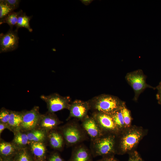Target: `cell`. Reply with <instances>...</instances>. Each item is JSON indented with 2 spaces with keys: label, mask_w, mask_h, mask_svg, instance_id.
I'll return each mask as SVG.
<instances>
[{
  "label": "cell",
  "mask_w": 161,
  "mask_h": 161,
  "mask_svg": "<svg viewBox=\"0 0 161 161\" xmlns=\"http://www.w3.org/2000/svg\"><path fill=\"white\" fill-rule=\"evenodd\" d=\"M9 129L8 125L1 123H0V133L1 134L3 131L6 128Z\"/></svg>",
  "instance_id": "cell-32"
},
{
  "label": "cell",
  "mask_w": 161,
  "mask_h": 161,
  "mask_svg": "<svg viewBox=\"0 0 161 161\" xmlns=\"http://www.w3.org/2000/svg\"><path fill=\"white\" fill-rule=\"evenodd\" d=\"M92 157L90 149L81 143L74 146L70 161H92Z\"/></svg>",
  "instance_id": "cell-12"
},
{
  "label": "cell",
  "mask_w": 161,
  "mask_h": 161,
  "mask_svg": "<svg viewBox=\"0 0 161 161\" xmlns=\"http://www.w3.org/2000/svg\"><path fill=\"white\" fill-rule=\"evenodd\" d=\"M92 113L99 112L111 115L121 109L125 102L113 95L102 94L87 101Z\"/></svg>",
  "instance_id": "cell-2"
},
{
  "label": "cell",
  "mask_w": 161,
  "mask_h": 161,
  "mask_svg": "<svg viewBox=\"0 0 161 161\" xmlns=\"http://www.w3.org/2000/svg\"><path fill=\"white\" fill-rule=\"evenodd\" d=\"M117 135L105 134L90 140V150L93 157L114 156L117 154Z\"/></svg>",
  "instance_id": "cell-3"
},
{
  "label": "cell",
  "mask_w": 161,
  "mask_h": 161,
  "mask_svg": "<svg viewBox=\"0 0 161 161\" xmlns=\"http://www.w3.org/2000/svg\"><path fill=\"white\" fill-rule=\"evenodd\" d=\"M98 124L103 134L117 135L120 132L110 115L99 113H92L91 115Z\"/></svg>",
  "instance_id": "cell-7"
},
{
  "label": "cell",
  "mask_w": 161,
  "mask_h": 161,
  "mask_svg": "<svg viewBox=\"0 0 161 161\" xmlns=\"http://www.w3.org/2000/svg\"><path fill=\"white\" fill-rule=\"evenodd\" d=\"M56 129L50 131L49 135V142L52 148L60 150L63 147L65 141L60 131Z\"/></svg>",
  "instance_id": "cell-14"
},
{
  "label": "cell",
  "mask_w": 161,
  "mask_h": 161,
  "mask_svg": "<svg viewBox=\"0 0 161 161\" xmlns=\"http://www.w3.org/2000/svg\"><path fill=\"white\" fill-rule=\"evenodd\" d=\"M157 89V92L156 97L158 103L161 105V81L159 83L158 86L156 87Z\"/></svg>",
  "instance_id": "cell-29"
},
{
  "label": "cell",
  "mask_w": 161,
  "mask_h": 161,
  "mask_svg": "<svg viewBox=\"0 0 161 161\" xmlns=\"http://www.w3.org/2000/svg\"><path fill=\"white\" fill-rule=\"evenodd\" d=\"M22 12V10H20L18 12L13 11L10 13L5 18L0 19V24L3 23H7L10 26V29L12 30L14 26H15L17 24L19 15Z\"/></svg>",
  "instance_id": "cell-16"
},
{
  "label": "cell",
  "mask_w": 161,
  "mask_h": 161,
  "mask_svg": "<svg viewBox=\"0 0 161 161\" xmlns=\"http://www.w3.org/2000/svg\"><path fill=\"white\" fill-rule=\"evenodd\" d=\"M3 1L15 10L18 7L19 3L21 1L19 0H3Z\"/></svg>",
  "instance_id": "cell-28"
},
{
  "label": "cell",
  "mask_w": 161,
  "mask_h": 161,
  "mask_svg": "<svg viewBox=\"0 0 161 161\" xmlns=\"http://www.w3.org/2000/svg\"><path fill=\"white\" fill-rule=\"evenodd\" d=\"M121 110L125 128L129 127L132 125L133 118L131 112L127 107L126 103L123 105Z\"/></svg>",
  "instance_id": "cell-23"
},
{
  "label": "cell",
  "mask_w": 161,
  "mask_h": 161,
  "mask_svg": "<svg viewBox=\"0 0 161 161\" xmlns=\"http://www.w3.org/2000/svg\"><path fill=\"white\" fill-rule=\"evenodd\" d=\"M81 125L91 140L96 139L103 134L98 124L92 116L88 115L81 121Z\"/></svg>",
  "instance_id": "cell-11"
},
{
  "label": "cell",
  "mask_w": 161,
  "mask_h": 161,
  "mask_svg": "<svg viewBox=\"0 0 161 161\" xmlns=\"http://www.w3.org/2000/svg\"><path fill=\"white\" fill-rule=\"evenodd\" d=\"M125 78L126 81L134 92V95L133 100L135 101H137L140 95L146 88L156 89V88L146 83V76L141 69L128 73Z\"/></svg>",
  "instance_id": "cell-5"
},
{
  "label": "cell",
  "mask_w": 161,
  "mask_h": 161,
  "mask_svg": "<svg viewBox=\"0 0 161 161\" xmlns=\"http://www.w3.org/2000/svg\"><path fill=\"white\" fill-rule=\"evenodd\" d=\"M22 121V112L11 111L8 123L9 129H18L21 128Z\"/></svg>",
  "instance_id": "cell-15"
},
{
  "label": "cell",
  "mask_w": 161,
  "mask_h": 161,
  "mask_svg": "<svg viewBox=\"0 0 161 161\" xmlns=\"http://www.w3.org/2000/svg\"><path fill=\"white\" fill-rule=\"evenodd\" d=\"M49 161H63V160L58 154H55L51 157Z\"/></svg>",
  "instance_id": "cell-31"
},
{
  "label": "cell",
  "mask_w": 161,
  "mask_h": 161,
  "mask_svg": "<svg viewBox=\"0 0 161 161\" xmlns=\"http://www.w3.org/2000/svg\"><path fill=\"white\" fill-rule=\"evenodd\" d=\"M27 134L28 139L31 142H42L46 137L45 131L41 129H33Z\"/></svg>",
  "instance_id": "cell-17"
},
{
  "label": "cell",
  "mask_w": 161,
  "mask_h": 161,
  "mask_svg": "<svg viewBox=\"0 0 161 161\" xmlns=\"http://www.w3.org/2000/svg\"><path fill=\"white\" fill-rule=\"evenodd\" d=\"M148 133L140 126L132 125L117 135V154H129L136 150L140 142Z\"/></svg>",
  "instance_id": "cell-1"
},
{
  "label": "cell",
  "mask_w": 161,
  "mask_h": 161,
  "mask_svg": "<svg viewBox=\"0 0 161 161\" xmlns=\"http://www.w3.org/2000/svg\"><path fill=\"white\" fill-rule=\"evenodd\" d=\"M128 161H145L136 150L129 154Z\"/></svg>",
  "instance_id": "cell-26"
},
{
  "label": "cell",
  "mask_w": 161,
  "mask_h": 161,
  "mask_svg": "<svg viewBox=\"0 0 161 161\" xmlns=\"http://www.w3.org/2000/svg\"><path fill=\"white\" fill-rule=\"evenodd\" d=\"M97 161H119L114 156H110L103 157L101 159Z\"/></svg>",
  "instance_id": "cell-30"
},
{
  "label": "cell",
  "mask_w": 161,
  "mask_h": 161,
  "mask_svg": "<svg viewBox=\"0 0 161 161\" xmlns=\"http://www.w3.org/2000/svg\"><path fill=\"white\" fill-rule=\"evenodd\" d=\"M15 10L3 0H0V19L4 18L10 13L14 11Z\"/></svg>",
  "instance_id": "cell-24"
},
{
  "label": "cell",
  "mask_w": 161,
  "mask_h": 161,
  "mask_svg": "<svg viewBox=\"0 0 161 161\" xmlns=\"http://www.w3.org/2000/svg\"><path fill=\"white\" fill-rule=\"evenodd\" d=\"M68 146H75L88 139L87 134L78 120L74 119L69 121L59 130Z\"/></svg>",
  "instance_id": "cell-4"
},
{
  "label": "cell",
  "mask_w": 161,
  "mask_h": 161,
  "mask_svg": "<svg viewBox=\"0 0 161 161\" xmlns=\"http://www.w3.org/2000/svg\"></svg>",
  "instance_id": "cell-35"
},
{
  "label": "cell",
  "mask_w": 161,
  "mask_h": 161,
  "mask_svg": "<svg viewBox=\"0 0 161 161\" xmlns=\"http://www.w3.org/2000/svg\"><path fill=\"white\" fill-rule=\"evenodd\" d=\"M69 110V113L66 120L73 118L81 121L88 115L90 109L87 101L76 99L71 102Z\"/></svg>",
  "instance_id": "cell-9"
},
{
  "label": "cell",
  "mask_w": 161,
  "mask_h": 161,
  "mask_svg": "<svg viewBox=\"0 0 161 161\" xmlns=\"http://www.w3.org/2000/svg\"><path fill=\"white\" fill-rule=\"evenodd\" d=\"M32 16H27L25 13L22 12L19 16L17 24L15 26L16 30L21 27H24L27 29L30 32L32 31L30 24V21Z\"/></svg>",
  "instance_id": "cell-18"
},
{
  "label": "cell",
  "mask_w": 161,
  "mask_h": 161,
  "mask_svg": "<svg viewBox=\"0 0 161 161\" xmlns=\"http://www.w3.org/2000/svg\"><path fill=\"white\" fill-rule=\"evenodd\" d=\"M40 97L46 103L48 112L51 113L65 109L69 110L71 102L70 97L63 96L56 93L47 95H42Z\"/></svg>",
  "instance_id": "cell-6"
},
{
  "label": "cell",
  "mask_w": 161,
  "mask_h": 161,
  "mask_svg": "<svg viewBox=\"0 0 161 161\" xmlns=\"http://www.w3.org/2000/svg\"><path fill=\"white\" fill-rule=\"evenodd\" d=\"M10 161V160H7V161Z\"/></svg>",
  "instance_id": "cell-34"
},
{
  "label": "cell",
  "mask_w": 161,
  "mask_h": 161,
  "mask_svg": "<svg viewBox=\"0 0 161 161\" xmlns=\"http://www.w3.org/2000/svg\"><path fill=\"white\" fill-rule=\"evenodd\" d=\"M13 141L15 145L20 147L24 146L30 142L27 134L19 131L16 133Z\"/></svg>",
  "instance_id": "cell-21"
},
{
  "label": "cell",
  "mask_w": 161,
  "mask_h": 161,
  "mask_svg": "<svg viewBox=\"0 0 161 161\" xmlns=\"http://www.w3.org/2000/svg\"><path fill=\"white\" fill-rule=\"evenodd\" d=\"M11 111L4 108L1 109L0 112V121L2 123L8 125L10 119Z\"/></svg>",
  "instance_id": "cell-25"
},
{
  "label": "cell",
  "mask_w": 161,
  "mask_h": 161,
  "mask_svg": "<svg viewBox=\"0 0 161 161\" xmlns=\"http://www.w3.org/2000/svg\"><path fill=\"white\" fill-rule=\"evenodd\" d=\"M31 148L33 154L38 157H42L45 154L46 148L42 142H32Z\"/></svg>",
  "instance_id": "cell-19"
},
{
  "label": "cell",
  "mask_w": 161,
  "mask_h": 161,
  "mask_svg": "<svg viewBox=\"0 0 161 161\" xmlns=\"http://www.w3.org/2000/svg\"><path fill=\"white\" fill-rule=\"evenodd\" d=\"M17 148L14 144L9 143L3 142L0 144V152L2 155L8 156L14 153Z\"/></svg>",
  "instance_id": "cell-20"
},
{
  "label": "cell",
  "mask_w": 161,
  "mask_h": 161,
  "mask_svg": "<svg viewBox=\"0 0 161 161\" xmlns=\"http://www.w3.org/2000/svg\"><path fill=\"white\" fill-rule=\"evenodd\" d=\"M121 109L111 115L120 132L126 128Z\"/></svg>",
  "instance_id": "cell-22"
},
{
  "label": "cell",
  "mask_w": 161,
  "mask_h": 161,
  "mask_svg": "<svg viewBox=\"0 0 161 161\" xmlns=\"http://www.w3.org/2000/svg\"><path fill=\"white\" fill-rule=\"evenodd\" d=\"M39 108L35 106L30 111L22 112V121L20 128L26 131H31L39 123L41 116Z\"/></svg>",
  "instance_id": "cell-10"
},
{
  "label": "cell",
  "mask_w": 161,
  "mask_h": 161,
  "mask_svg": "<svg viewBox=\"0 0 161 161\" xmlns=\"http://www.w3.org/2000/svg\"><path fill=\"white\" fill-rule=\"evenodd\" d=\"M19 37L18 30L10 29L6 33L0 35V52H7L16 49L18 47Z\"/></svg>",
  "instance_id": "cell-8"
},
{
  "label": "cell",
  "mask_w": 161,
  "mask_h": 161,
  "mask_svg": "<svg viewBox=\"0 0 161 161\" xmlns=\"http://www.w3.org/2000/svg\"><path fill=\"white\" fill-rule=\"evenodd\" d=\"M18 161H30L28 154L24 149L20 151L18 156Z\"/></svg>",
  "instance_id": "cell-27"
},
{
  "label": "cell",
  "mask_w": 161,
  "mask_h": 161,
  "mask_svg": "<svg viewBox=\"0 0 161 161\" xmlns=\"http://www.w3.org/2000/svg\"><path fill=\"white\" fill-rule=\"evenodd\" d=\"M61 123L54 113L48 112L47 114L41 115L39 123L41 129L50 131L56 129Z\"/></svg>",
  "instance_id": "cell-13"
},
{
  "label": "cell",
  "mask_w": 161,
  "mask_h": 161,
  "mask_svg": "<svg viewBox=\"0 0 161 161\" xmlns=\"http://www.w3.org/2000/svg\"><path fill=\"white\" fill-rule=\"evenodd\" d=\"M81 2L86 6L89 5L91 4L93 1V0H80Z\"/></svg>",
  "instance_id": "cell-33"
}]
</instances>
